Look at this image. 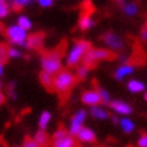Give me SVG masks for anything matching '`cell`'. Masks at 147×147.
Segmentation results:
<instances>
[{"label":"cell","instance_id":"cell-1","mask_svg":"<svg viewBox=\"0 0 147 147\" xmlns=\"http://www.w3.org/2000/svg\"><path fill=\"white\" fill-rule=\"evenodd\" d=\"M77 77L70 70L62 69L57 74H54L53 78V90H55L59 94H66L70 92V89L76 84Z\"/></svg>","mask_w":147,"mask_h":147},{"label":"cell","instance_id":"cell-2","mask_svg":"<svg viewBox=\"0 0 147 147\" xmlns=\"http://www.w3.org/2000/svg\"><path fill=\"white\" fill-rule=\"evenodd\" d=\"M42 70L50 74H57L59 70H62V53L59 50H53L49 53H45L40 59Z\"/></svg>","mask_w":147,"mask_h":147},{"label":"cell","instance_id":"cell-3","mask_svg":"<svg viewBox=\"0 0 147 147\" xmlns=\"http://www.w3.org/2000/svg\"><path fill=\"white\" fill-rule=\"evenodd\" d=\"M90 49V43L88 40H77L66 53V65L69 67H74L82 62L86 51Z\"/></svg>","mask_w":147,"mask_h":147},{"label":"cell","instance_id":"cell-4","mask_svg":"<svg viewBox=\"0 0 147 147\" xmlns=\"http://www.w3.org/2000/svg\"><path fill=\"white\" fill-rule=\"evenodd\" d=\"M112 57H113L112 51H109V50H107V49H92V47H90V49L86 51V54H85L82 62H84V65H86V66L90 69V67L94 66L98 61L111 59Z\"/></svg>","mask_w":147,"mask_h":147},{"label":"cell","instance_id":"cell-5","mask_svg":"<svg viewBox=\"0 0 147 147\" xmlns=\"http://www.w3.org/2000/svg\"><path fill=\"white\" fill-rule=\"evenodd\" d=\"M5 36L9 40V43L13 46H26L27 40V31L23 30L18 24H12L5 30Z\"/></svg>","mask_w":147,"mask_h":147},{"label":"cell","instance_id":"cell-6","mask_svg":"<svg viewBox=\"0 0 147 147\" xmlns=\"http://www.w3.org/2000/svg\"><path fill=\"white\" fill-rule=\"evenodd\" d=\"M53 147H76V139L65 128H58L53 134Z\"/></svg>","mask_w":147,"mask_h":147},{"label":"cell","instance_id":"cell-7","mask_svg":"<svg viewBox=\"0 0 147 147\" xmlns=\"http://www.w3.org/2000/svg\"><path fill=\"white\" fill-rule=\"evenodd\" d=\"M86 111L85 109H78L73 113V116L69 120V125H67V131L69 134L76 136V134L80 131L82 127L85 125V120H86Z\"/></svg>","mask_w":147,"mask_h":147},{"label":"cell","instance_id":"cell-8","mask_svg":"<svg viewBox=\"0 0 147 147\" xmlns=\"http://www.w3.org/2000/svg\"><path fill=\"white\" fill-rule=\"evenodd\" d=\"M102 42L111 50H121L123 49V40H121V38L112 31L105 32V34L102 35Z\"/></svg>","mask_w":147,"mask_h":147},{"label":"cell","instance_id":"cell-9","mask_svg":"<svg viewBox=\"0 0 147 147\" xmlns=\"http://www.w3.org/2000/svg\"><path fill=\"white\" fill-rule=\"evenodd\" d=\"M108 105H109V108L115 113L121 115V116H128L132 112V108H131V105H129L128 102L121 101V100H111V101L108 102Z\"/></svg>","mask_w":147,"mask_h":147},{"label":"cell","instance_id":"cell-10","mask_svg":"<svg viewBox=\"0 0 147 147\" xmlns=\"http://www.w3.org/2000/svg\"><path fill=\"white\" fill-rule=\"evenodd\" d=\"M81 101L88 107H93V105H98L101 102V97H100L97 89H88L81 94Z\"/></svg>","mask_w":147,"mask_h":147},{"label":"cell","instance_id":"cell-11","mask_svg":"<svg viewBox=\"0 0 147 147\" xmlns=\"http://www.w3.org/2000/svg\"><path fill=\"white\" fill-rule=\"evenodd\" d=\"M43 38H45V35L42 32H35L32 35H28L26 40V47L32 49V50L40 49L42 45H43Z\"/></svg>","mask_w":147,"mask_h":147},{"label":"cell","instance_id":"cell-12","mask_svg":"<svg viewBox=\"0 0 147 147\" xmlns=\"http://www.w3.org/2000/svg\"><path fill=\"white\" fill-rule=\"evenodd\" d=\"M76 138L80 140L81 143H93L96 140V134L88 127H82V128L76 134Z\"/></svg>","mask_w":147,"mask_h":147},{"label":"cell","instance_id":"cell-13","mask_svg":"<svg viewBox=\"0 0 147 147\" xmlns=\"http://www.w3.org/2000/svg\"><path fill=\"white\" fill-rule=\"evenodd\" d=\"M134 65H131V63H123L120 66L117 67V70L115 71V78L117 81H121L124 80L125 77L131 76L132 73H134Z\"/></svg>","mask_w":147,"mask_h":147},{"label":"cell","instance_id":"cell-14","mask_svg":"<svg viewBox=\"0 0 147 147\" xmlns=\"http://www.w3.org/2000/svg\"><path fill=\"white\" fill-rule=\"evenodd\" d=\"M89 113L93 116L94 119H97V120H105V119L109 117V112H108L104 107H101L100 104H98V105H93V107H90Z\"/></svg>","mask_w":147,"mask_h":147},{"label":"cell","instance_id":"cell-15","mask_svg":"<svg viewBox=\"0 0 147 147\" xmlns=\"http://www.w3.org/2000/svg\"><path fill=\"white\" fill-rule=\"evenodd\" d=\"M51 119H53L51 112H49V111L42 112V113L39 115V117H38V127H39V129L46 131V129L49 128L50 123H51Z\"/></svg>","mask_w":147,"mask_h":147},{"label":"cell","instance_id":"cell-16","mask_svg":"<svg viewBox=\"0 0 147 147\" xmlns=\"http://www.w3.org/2000/svg\"><path fill=\"white\" fill-rule=\"evenodd\" d=\"M119 125H120L121 131L124 132V134H131V132H134L135 129V123L131 119H129L128 116H124V117H121L119 119Z\"/></svg>","mask_w":147,"mask_h":147},{"label":"cell","instance_id":"cell-17","mask_svg":"<svg viewBox=\"0 0 147 147\" xmlns=\"http://www.w3.org/2000/svg\"><path fill=\"white\" fill-rule=\"evenodd\" d=\"M34 140L36 142V144L39 147H47V144L50 143V138L47 132L43 131V129H38L34 135Z\"/></svg>","mask_w":147,"mask_h":147},{"label":"cell","instance_id":"cell-18","mask_svg":"<svg viewBox=\"0 0 147 147\" xmlns=\"http://www.w3.org/2000/svg\"><path fill=\"white\" fill-rule=\"evenodd\" d=\"M80 28L81 30H89V28H92V27L94 26V20L93 18L90 16L88 12H84L82 15H81V18H80Z\"/></svg>","mask_w":147,"mask_h":147},{"label":"cell","instance_id":"cell-19","mask_svg":"<svg viewBox=\"0 0 147 147\" xmlns=\"http://www.w3.org/2000/svg\"><path fill=\"white\" fill-rule=\"evenodd\" d=\"M127 89L131 93H142L144 90V84L139 80H129L127 82Z\"/></svg>","mask_w":147,"mask_h":147},{"label":"cell","instance_id":"cell-20","mask_svg":"<svg viewBox=\"0 0 147 147\" xmlns=\"http://www.w3.org/2000/svg\"><path fill=\"white\" fill-rule=\"evenodd\" d=\"M53 78H54L53 74L46 73V71H43V70H42V73L39 74L40 84L43 85L45 88H47V89H53Z\"/></svg>","mask_w":147,"mask_h":147},{"label":"cell","instance_id":"cell-21","mask_svg":"<svg viewBox=\"0 0 147 147\" xmlns=\"http://www.w3.org/2000/svg\"><path fill=\"white\" fill-rule=\"evenodd\" d=\"M138 4L136 3H134V1H125L124 5H123V11H124L125 15H128V16H134L135 13H138Z\"/></svg>","mask_w":147,"mask_h":147},{"label":"cell","instance_id":"cell-22","mask_svg":"<svg viewBox=\"0 0 147 147\" xmlns=\"http://www.w3.org/2000/svg\"><path fill=\"white\" fill-rule=\"evenodd\" d=\"M88 73H89V67L86 66V65H77V67H76V77L77 78H80V80H84L85 77L88 76Z\"/></svg>","mask_w":147,"mask_h":147},{"label":"cell","instance_id":"cell-23","mask_svg":"<svg viewBox=\"0 0 147 147\" xmlns=\"http://www.w3.org/2000/svg\"><path fill=\"white\" fill-rule=\"evenodd\" d=\"M16 24H18V26H20L23 30H26V31H28V30L32 27L31 20L27 18V16H24V15L19 16V18H18V23H16Z\"/></svg>","mask_w":147,"mask_h":147},{"label":"cell","instance_id":"cell-24","mask_svg":"<svg viewBox=\"0 0 147 147\" xmlns=\"http://www.w3.org/2000/svg\"><path fill=\"white\" fill-rule=\"evenodd\" d=\"M8 59V47L4 43H0V62L5 63Z\"/></svg>","mask_w":147,"mask_h":147},{"label":"cell","instance_id":"cell-25","mask_svg":"<svg viewBox=\"0 0 147 147\" xmlns=\"http://www.w3.org/2000/svg\"><path fill=\"white\" fill-rule=\"evenodd\" d=\"M9 12V4L5 0H0V19L5 18Z\"/></svg>","mask_w":147,"mask_h":147},{"label":"cell","instance_id":"cell-26","mask_svg":"<svg viewBox=\"0 0 147 147\" xmlns=\"http://www.w3.org/2000/svg\"><path fill=\"white\" fill-rule=\"evenodd\" d=\"M22 57V51L16 47V46H12V47H8V58H13V59H18V58Z\"/></svg>","mask_w":147,"mask_h":147},{"label":"cell","instance_id":"cell-27","mask_svg":"<svg viewBox=\"0 0 147 147\" xmlns=\"http://www.w3.org/2000/svg\"><path fill=\"white\" fill-rule=\"evenodd\" d=\"M98 90V93H100V97H101V102H109L111 101V94H109V92H108L107 89H104V88H100Z\"/></svg>","mask_w":147,"mask_h":147},{"label":"cell","instance_id":"cell-28","mask_svg":"<svg viewBox=\"0 0 147 147\" xmlns=\"http://www.w3.org/2000/svg\"><path fill=\"white\" fill-rule=\"evenodd\" d=\"M22 147H39L34 140V138H26L22 143Z\"/></svg>","mask_w":147,"mask_h":147},{"label":"cell","instance_id":"cell-29","mask_svg":"<svg viewBox=\"0 0 147 147\" xmlns=\"http://www.w3.org/2000/svg\"><path fill=\"white\" fill-rule=\"evenodd\" d=\"M138 147H147V134H142L138 139Z\"/></svg>","mask_w":147,"mask_h":147},{"label":"cell","instance_id":"cell-30","mask_svg":"<svg viewBox=\"0 0 147 147\" xmlns=\"http://www.w3.org/2000/svg\"><path fill=\"white\" fill-rule=\"evenodd\" d=\"M9 8H12L13 11H20V9L23 8V5L19 3L18 0H12L11 4H9Z\"/></svg>","mask_w":147,"mask_h":147},{"label":"cell","instance_id":"cell-31","mask_svg":"<svg viewBox=\"0 0 147 147\" xmlns=\"http://www.w3.org/2000/svg\"><path fill=\"white\" fill-rule=\"evenodd\" d=\"M38 3H39L40 7L47 8V7H51L54 4V0H38Z\"/></svg>","mask_w":147,"mask_h":147},{"label":"cell","instance_id":"cell-32","mask_svg":"<svg viewBox=\"0 0 147 147\" xmlns=\"http://www.w3.org/2000/svg\"><path fill=\"white\" fill-rule=\"evenodd\" d=\"M8 94L11 96V98H15V97H16V94H15V84H13V82H11V84H9Z\"/></svg>","mask_w":147,"mask_h":147},{"label":"cell","instance_id":"cell-33","mask_svg":"<svg viewBox=\"0 0 147 147\" xmlns=\"http://www.w3.org/2000/svg\"><path fill=\"white\" fill-rule=\"evenodd\" d=\"M140 39H142L143 42H146V40H147V28H146V27H144L142 31H140Z\"/></svg>","mask_w":147,"mask_h":147},{"label":"cell","instance_id":"cell-34","mask_svg":"<svg viewBox=\"0 0 147 147\" xmlns=\"http://www.w3.org/2000/svg\"><path fill=\"white\" fill-rule=\"evenodd\" d=\"M4 102H5V94L0 90V107H3V105H4Z\"/></svg>","mask_w":147,"mask_h":147},{"label":"cell","instance_id":"cell-35","mask_svg":"<svg viewBox=\"0 0 147 147\" xmlns=\"http://www.w3.org/2000/svg\"><path fill=\"white\" fill-rule=\"evenodd\" d=\"M4 65L5 63L0 62V76H3V74H4Z\"/></svg>","mask_w":147,"mask_h":147},{"label":"cell","instance_id":"cell-36","mask_svg":"<svg viewBox=\"0 0 147 147\" xmlns=\"http://www.w3.org/2000/svg\"><path fill=\"white\" fill-rule=\"evenodd\" d=\"M18 1L22 5H27V4H30V1H31V0H18Z\"/></svg>","mask_w":147,"mask_h":147},{"label":"cell","instance_id":"cell-37","mask_svg":"<svg viewBox=\"0 0 147 147\" xmlns=\"http://www.w3.org/2000/svg\"><path fill=\"white\" fill-rule=\"evenodd\" d=\"M116 3H119V4H124L125 0H116Z\"/></svg>","mask_w":147,"mask_h":147},{"label":"cell","instance_id":"cell-38","mask_svg":"<svg viewBox=\"0 0 147 147\" xmlns=\"http://www.w3.org/2000/svg\"><path fill=\"white\" fill-rule=\"evenodd\" d=\"M1 30H3V26H1V23H0V31H1Z\"/></svg>","mask_w":147,"mask_h":147},{"label":"cell","instance_id":"cell-39","mask_svg":"<svg viewBox=\"0 0 147 147\" xmlns=\"http://www.w3.org/2000/svg\"><path fill=\"white\" fill-rule=\"evenodd\" d=\"M1 86H3V84H1V81H0V90H1Z\"/></svg>","mask_w":147,"mask_h":147},{"label":"cell","instance_id":"cell-40","mask_svg":"<svg viewBox=\"0 0 147 147\" xmlns=\"http://www.w3.org/2000/svg\"><path fill=\"white\" fill-rule=\"evenodd\" d=\"M144 100H146V101H147V93L144 94Z\"/></svg>","mask_w":147,"mask_h":147},{"label":"cell","instance_id":"cell-41","mask_svg":"<svg viewBox=\"0 0 147 147\" xmlns=\"http://www.w3.org/2000/svg\"><path fill=\"white\" fill-rule=\"evenodd\" d=\"M146 28H147V20H146Z\"/></svg>","mask_w":147,"mask_h":147}]
</instances>
